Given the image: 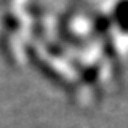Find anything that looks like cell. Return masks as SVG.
Wrapping results in <instances>:
<instances>
[{
	"label": "cell",
	"mask_w": 128,
	"mask_h": 128,
	"mask_svg": "<svg viewBox=\"0 0 128 128\" xmlns=\"http://www.w3.org/2000/svg\"><path fill=\"white\" fill-rule=\"evenodd\" d=\"M29 54H30V59H32V62H34V66L37 67V69L42 72V74H45L46 75V78H50L53 83H56V85H59V86H62V88H69V85H67V82L64 80L61 75L56 72L53 67H50L46 62H43L40 58H37V56L34 54V51H29Z\"/></svg>",
	"instance_id": "cell-1"
}]
</instances>
